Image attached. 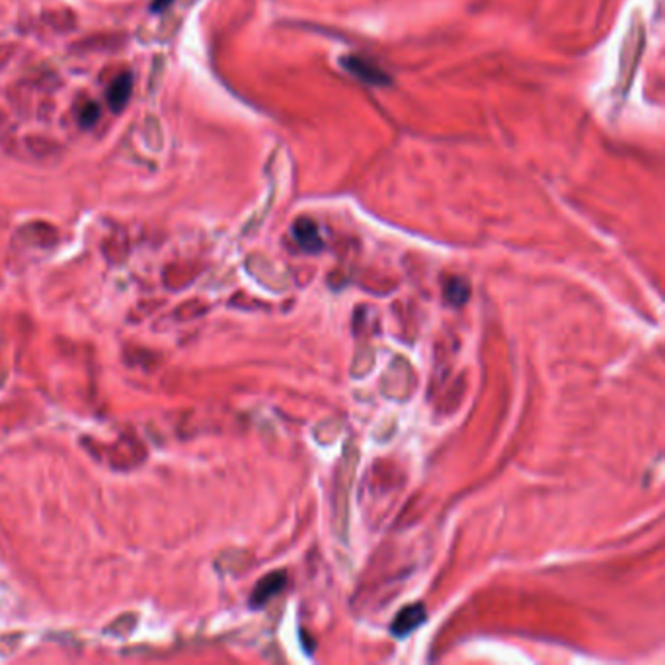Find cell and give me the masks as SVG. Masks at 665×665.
Here are the masks:
<instances>
[{"label": "cell", "instance_id": "1", "mask_svg": "<svg viewBox=\"0 0 665 665\" xmlns=\"http://www.w3.org/2000/svg\"><path fill=\"white\" fill-rule=\"evenodd\" d=\"M342 64H344L345 71L352 72L353 76L359 79L361 82L375 84V86H383V84H388V82H391L388 74L381 71L377 64L369 63V61L359 59V57H345V59H342Z\"/></svg>", "mask_w": 665, "mask_h": 665}, {"label": "cell", "instance_id": "2", "mask_svg": "<svg viewBox=\"0 0 665 665\" xmlns=\"http://www.w3.org/2000/svg\"><path fill=\"white\" fill-rule=\"evenodd\" d=\"M287 584V576L283 574V572H272V574H267L265 577H262L260 582H258L256 589H254V594L250 597V605L258 609V607H264L265 603L272 599L273 595H277L285 587Z\"/></svg>", "mask_w": 665, "mask_h": 665}, {"label": "cell", "instance_id": "3", "mask_svg": "<svg viewBox=\"0 0 665 665\" xmlns=\"http://www.w3.org/2000/svg\"><path fill=\"white\" fill-rule=\"evenodd\" d=\"M424 620L425 607L424 605H420V603H414V605L404 607V609L396 615L391 630H393L394 636H406V634H410L412 630H416L420 625H424Z\"/></svg>", "mask_w": 665, "mask_h": 665}, {"label": "cell", "instance_id": "4", "mask_svg": "<svg viewBox=\"0 0 665 665\" xmlns=\"http://www.w3.org/2000/svg\"><path fill=\"white\" fill-rule=\"evenodd\" d=\"M293 236L299 242V246L306 252H318L324 246V242L318 233V226L311 219H299L293 225Z\"/></svg>", "mask_w": 665, "mask_h": 665}, {"label": "cell", "instance_id": "5", "mask_svg": "<svg viewBox=\"0 0 665 665\" xmlns=\"http://www.w3.org/2000/svg\"><path fill=\"white\" fill-rule=\"evenodd\" d=\"M131 90H133L131 72H121L120 76L112 82V86L108 88V104L112 108V112L120 113L127 105Z\"/></svg>", "mask_w": 665, "mask_h": 665}, {"label": "cell", "instance_id": "6", "mask_svg": "<svg viewBox=\"0 0 665 665\" xmlns=\"http://www.w3.org/2000/svg\"><path fill=\"white\" fill-rule=\"evenodd\" d=\"M443 295L451 306L465 305L470 297V285L465 277L453 275V277H447V281L443 283Z\"/></svg>", "mask_w": 665, "mask_h": 665}, {"label": "cell", "instance_id": "7", "mask_svg": "<svg viewBox=\"0 0 665 665\" xmlns=\"http://www.w3.org/2000/svg\"><path fill=\"white\" fill-rule=\"evenodd\" d=\"M98 120H100V108H98V104L88 102V104L82 105L81 115H79V123H81L82 127L84 129L92 127Z\"/></svg>", "mask_w": 665, "mask_h": 665}, {"label": "cell", "instance_id": "8", "mask_svg": "<svg viewBox=\"0 0 665 665\" xmlns=\"http://www.w3.org/2000/svg\"><path fill=\"white\" fill-rule=\"evenodd\" d=\"M174 0H153V10L154 12H162V10H166L172 4Z\"/></svg>", "mask_w": 665, "mask_h": 665}]
</instances>
